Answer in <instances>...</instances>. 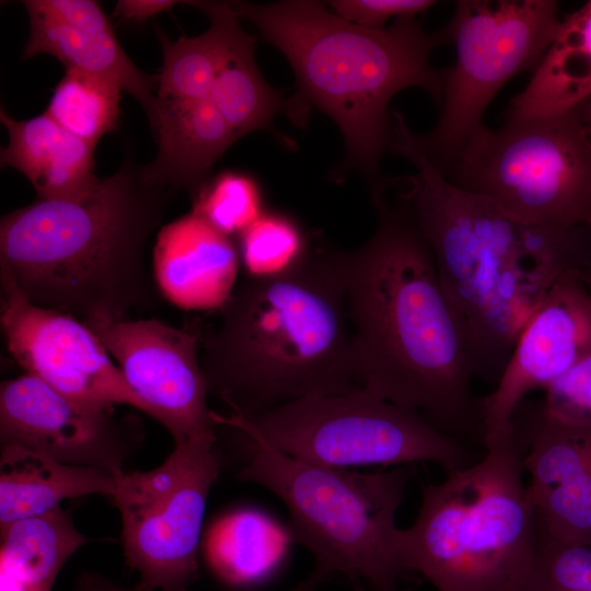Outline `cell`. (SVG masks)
<instances>
[{"label": "cell", "instance_id": "484cf974", "mask_svg": "<svg viewBox=\"0 0 591 591\" xmlns=\"http://www.w3.org/2000/svg\"><path fill=\"white\" fill-rule=\"evenodd\" d=\"M254 50L255 39L241 47L220 71L208 96L236 139L271 129L277 114L289 113V99L265 81Z\"/></svg>", "mask_w": 591, "mask_h": 591}, {"label": "cell", "instance_id": "d6986e66", "mask_svg": "<svg viewBox=\"0 0 591 591\" xmlns=\"http://www.w3.org/2000/svg\"><path fill=\"white\" fill-rule=\"evenodd\" d=\"M154 160L141 166L143 178L192 196L210 178L217 160L237 139L208 100L158 99Z\"/></svg>", "mask_w": 591, "mask_h": 591}, {"label": "cell", "instance_id": "7402d4cb", "mask_svg": "<svg viewBox=\"0 0 591 591\" xmlns=\"http://www.w3.org/2000/svg\"><path fill=\"white\" fill-rule=\"evenodd\" d=\"M202 10L210 26L195 37L170 39L157 34L162 47V67L158 74L157 96L161 100H206L228 60L255 39L239 23L230 2L185 1Z\"/></svg>", "mask_w": 591, "mask_h": 591}, {"label": "cell", "instance_id": "ffe728a7", "mask_svg": "<svg viewBox=\"0 0 591 591\" xmlns=\"http://www.w3.org/2000/svg\"><path fill=\"white\" fill-rule=\"evenodd\" d=\"M0 120L9 134V143L1 149V166L24 174L38 199L79 198L99 179L94 174V147L45 112L16 120L1 108Z\"/></svg>", "mask_w": 591, "mask_h": 591}, {"label": "cell", "instance_id": "f546056e", "mask_svg": "<svg viewBox=\"0 0 591 591\" xmlns=\"http://www.w3.org/2000/svg\"><path fill=\"white\" fill-rule=\"evenodd\" d=\"M528 591H591V547L556 540L540 525Z\"/></svg>", "mask_w": 591, "mask_h": 591}, {"label": "cell", "instance_id": "1f68e13d", "mask_svg": "<svg viewBox=\"0 0 591 591\" xmlns=\"http://www.w3.org/2000/svg\"><path fill=\"white\" fill-rule=\"evenodd\" d=\"M340 19L367 28H383L392 18L414 19L432 5V0H334L328 1Z\"/></svg>", "mask_w": 591, "mask_h": 591}, {"label": "cell", "instance_id": "e0dca14e", "mask_svg": "<svg viewBox=\"0 0 591 591\" xmlns=\"http://www.w3.org/2000/svg\"><path fill=\"white\" fill-rule=\"evenodd\" d=\"M30 36L23 58L48 54L66 69L106 80L132 95L154 131L158 76L139 70L120 46L109 20L93 0H26Z\"/></svg>", "mask_w": 591, "mask_h": 591}, {"label": "cell", "instance_id": "9a60e30c", "mask_svg": "<svg viewBox=\"0 0 591 591\" xmlns=\"http://www.w3.org/2000/svg\"><path fill=\"white\" fill-rule=\"evenodd\" d=\"M591 354V298L581 269L564 274L521 331L494 391L479 398L480 439L513 431V416L523 398L545 390Z\"/></svg>", "mask_w": 591, "mask_h": 591}, {"label": "cell", "instance_id": "836d02e7", "mask_svg": "<svg viewBox=\"0 0 591 591\" xmlns=\"http://www.w3.org/2000/svg\"><path fill=\"white\" fill-rule=\"evenodd\" d=\"M316 584L308 579L302 584L298 586L296 589L291 591H312L313 587ZM82 591H142L138 588L136 589H126L123 587H119L104 578L96 577V576H86L81 580L80 584Z\"/></svg>", "mask_w": 591, "mask_h": 591}, {"label": "cell", "instance_id": "6da1fadb", "mask_svg": "<svg viewBox=\"0 0 591 591\" xmlns=\"http://www.w3.org/2000/svg\"><path fill=\"white\" fill-rule=\"evenodd\" d=\"M374 207L371 237L354 251L333 248L359 385L457 440L482 443L468 346L430 248L399 199Z\"/></svg>", "mask_w": 591, "mask_h": 591}, {"label": "cell", "instance_id": "4dcf8cb0", "mask_svg": "<svg viewBox=\"0 0 591 591\" xmlns=\"http://www.w3.org/2000/svg\"><path fill=\"white\" fill-rule=\"evenodd\" d=\"M542 410L551 418L591 428V354L557 378L545 390Z\"/></svg>", "mask_w": 591, "mask_h": 591}, {"label": "cell", "instance_id": "4316f807", "mask_svg": "<svg viewBox=\"0 0 591 591\" xmlns=\"http://www.w3.org/2000/svg\"><path fill=\"white\" fill-rule=\"evenodd\" d=\"M121 90L99 77L66 69L45 113L63 129L95 148L116 128Z\"/></svg>", "mask_w": 591, "mask_h": 591}, {"label": "cell", "instance_id": "5bb4252c", "mask_svg": "<svg viewBox=\"0 0 591 591\" xmlns=\"http://www.w3.org/2000/svg\"><path fill=\"white\" fill-rule=\"evenodd\" d=\"M0 439L73 465L96 466L118 475L142 440L131 415L83 406L30 373L5 380L0 389Z\"/></svg>", "mask_w": 591, "mask_h": 591}, {"label": "cell", "instance_id": "d4e9b609", "mask_svg": "<svg viewBox=\"0 0 591 591\" xmlns=\"http://www.w3.org/2000/svg\"><path fill=\"white\" fill-rule=\"evenodd\" d=\"M288 535L265 514L237 510L210 526L205 536V556L224 582L250 584L277 567L287 548Z\"/></svg>", "mask_w": 591, "mask_h": 591}, {"label": "cell", "instance_id": "7c38bea8", "mask_svg": "<svg viewBox=\"0 0 591 591\" xmlns=\"http://www.w3.org/2000/svg\"><path fill=\"white\" fill-rule=\"evenodd\" d=\"M117 361L126 381L175 443L217 438L200 363L201 321L184 327L158 318L86 325Z\"/></svg>", "mask_w": 591, "mask_h": 591}, {"label": "cell", "instance_id": "2e32d148", "mask_svg": "<svg viewBox=\"0 0 591 591\" xmlns=\"http://www.w3.org/2000/svg\"><path fill=\"white\" fill-rule=\"evenodd\" d=\"M512 422L541 528L561 542L591 547V428L555 420L541 406L525 422Z\"/></svg>", "mask_w": 591, "mask_h": 591}, {"label": "cell", "instance_id": "8992f818", "mask_svg": "<svg viewBox=\"0 0 591 591\" xmlns=\"http://www.w3.org/2000/svg\"><path fill=\"white\" fill-rule=\"evenodd\" d=\"M514 427V426H513ZM472 464L425 484L414 523L398 533L404 571L437 591H528L540 522L517 432L483 444Z\"/></svg>", "mask_w": 591, "mask_h": 591}, {"label": "cell", "instance_id": "ac0fdd59", "mask_svg": "<svg viewBox=\"0 0 591 591\" xmlns=\"http://www.w3.org/2000/svg\"><path fill=\"white\" fill-rule=\"evenodd\" d=\"M240 268L232 237L190 210L163 225L155 237L153 281L186 311H218L235 289Z\"/></svg>", "mask_w": 591, "mask_h": 591}, {"label": "cell", "instance_id": "603a6c76", "mask_svg": "<svg viewBox=\"0 0 591 591\" xmlns=\"http://www.w3.org/2000/svg\"><path fill=\"white\" fill-rule=\"evenodd\" d=\"M591 95V1L561 20L559 32L505 119L568 112Z\"/></svg>", "mask_w": 591, "mask_h": 591}, {"label": "cell", "instance_id": "f1b7e54d", "mask_svg": "<svg viewBox=\"0 0 591 591\" xmlns=\"http://www.w3.org/2000/svg\"><path fill=\"white\" fill-rule=\"evenodd\" d=\"M192 210L231 237L265 211L257 182L237 171H224L209 178L193 197Z\"/></svg>", "mask_w": 591, "mask_h": 591}, {"label": "cell", "instance_id": "d590c367", "mask_svg": "<svg viewBox=\"0 0 591 591\" xmlns=\"http://www.w3.org/2000/svg\"><path fill=\"white\" fill-rule=\"evenodd\" d=\"M581 279L591 298V264L581 269Z\"/></svg>", "mask_w": 591, "mask_h": 591}, {"label": "cell", "instance_id": "3957f363", "mask_svg": "<svg viewBox=\"0 0 591 591\" xmlns=\"http://www.w3.org/2000/svg\"><path fill=\"white\" fill-rule=\"evenodd\" d=\"M201 322L200 363L209 394L252 419L309 396L361 389L346 291L333 248L313 243L286 273L245 277Z\"/></svg>", "mask_w": 591, "mask_h": 591}, {"label": "cell", "instance_id": "83f0119b", "mask_svg": "<svg viewBox=\"0 0 591 591\" xmlns=\"http://www.w3.org/2000/svg\"><path fill=\"white\" fill-rule=\"evenodd\" d=\"M236 236L240 265L245 277L251 278L288 271L308 255L312 245L292 217L273 211H264Z\"/></svg>", "mask_w": 591, "mask_h": 591}, {"label": "cell", "instance_id": "52a82bcc", "mask_svg": "<svg viewBox=\"0 0 591 591\" xmlns=\"http://www.w3.org/2000/svg\"><path fill=\"white\" fill-rule=\"evenodd\" d=\"M215 419L244 441L247 461L239 478L263 486L286 505L290 536L314 558L309 579L317 584L339 572L375 591H401L397 581L405 571L395 519L413 465L355 473L308 463L227 415L217 413Z\"/></svg>", "mask_w": 591, "mask_h": 591}, {"label": "cell", "instance_id": "7a4b0ae2", "mask_svg": "<svg viewBox=\"0 0 591 591\" xmlns=\"http://www.w3.org/2000/svg\"><path fill=\"white\" fill-rule=\"evenodd\" d=\"M391 151L415 167L401 179L397 199L430 248L475 378L497 383L555 282L591 264V231L526 223L455 186L417 149L404 119L395 125Z\"/></svg>", "mask_w": 591, "mask_h": 591}, {"label": "cell", "instance_id": "5b68a950", "mask_svg": "<svg viewBox=\"0 0 591 591\" xmlns=\"http://www.w3.org/2000/svg\"><path fill=\"white\" fill-rule=\"evenodd\" d=\"M230 5L291 66L297 92L288 97L289 119L305 127L312 108L328 115L344 137L346 165L364 178L373 205L383 200L380 160L393 139L390 102L417 86L441 106L443 73L430 62L433 49L444 44L441 32L429 34L414 19L367 28L314 0Z\"/></svg>", "mask_w": 591, "mask_h": 591}, {"label": "cell", "instance_id": "44dd1931", "mask_svg": "<svg viewBox=\"0 0 591 591\" xmlns=\"http://www.w3.org/2000/svg\"><path fill=\"white\" fill-rule=\"evenodd\" d=\"M117 475L105 468L73 465L16 444H2L0 530L43 515L69 498L91 494L112 497Z\"/></svg>", "mask_w": 591, "mask_h": 591}, {"label": "cell", "instance_id": "ba28073f", "mask_svg": "<svg viewBox=\"0 0 591 591\" xmlns=\"http://www.w3.org/2000/svg\"><path fill=\"white\" fill-rule=\"evenodd\" d=\"M445 177L526 223L591 231V136L575 108L485 126Z\"/></svg>", "mask_w": 591, "mask_h": 591}, {"label": "cell", "instance_id": "e575fe53", "mask_svg": "<svg viewBox=\"0 0 591 591\" xmlns=\"http://www.w3.org/2000/svg\"><path fill=\"white\" fill-rule=\"evenodd\" d=\"M583 124L584 128L591 136V95L573 107Z\"/></svg>", "mask_w": 591, "mask_h": 591}, {"label": "cell", "instance_id": "d6a6232c", "mask_svg": "<svg viewBox=\"0 0 591 591\" xmlns=\"http://www.w3.org/2000/svg\"><path fill=\"white\" fill-rule=\"evenodd\" d=\"M178 3L182 2L173 0H120L116 3L114 13L125 21L143 22Z\"/></svg>", "mask_w": 591, "mask_h": 591}, {"label": "cell", "instance_id": "4fadbf2b", "mask_svg": "<svg viewBox=\"0 0 591 591\" xmlns=\"http://www.w3.org/2000/svg\"><path fill=\"white\" fill-rule=\"evenodd\" d=\"M0 323L7 349L25 373L99 410L148 408L109 358L97 336L67 314L27 301L0 276Z\"/></svg>", "mask_w": 591, "mask_h": 591}, {"label": "cell", "instance_id": "277c9868", "mask_svg": "<svg viewBox=\"0 0 591 591\" xmlns=\"http://www.w3.org/2000/svg\"><path fill=\"white\" fill-rule=\"evenodd\" d=\"M171 193L128 161L79 198H37L1 218L0 276L31 303L85 325L152 309L146 247Z\"/></svg>", "mask_w": 591, "mask_h": 591}, {"label": "cell", "instance_id": "30bf717a", "mask_svg": "<svg viewBox=\"0 0 591 591\" xmlns=\"http://www.w3.org/2000/svg\"><path fill=\"white\" fill-rule=\"evenodd\" d=\"M298 460L329 467L437 463L447 473L477 459L421 414L359 389L299 398L252 419L227 415Z\"/></svg>", "mask_w": 591, "mask_h": 591}, {"label": "cell", "instance_id": "8fae6325", "mask_svg": "<svg viewBox=\"0 0 591 591\" xmlns=\"http://www.w3.org/2000/svg\"><path fill=\"white\" fill-rule=\"evenodd\" d=\"M217 438L175 443L158 467L121 472L111 497L128 565L142 591H186L197 578L207 497L220 471Z\"/></svg>", "mask_w": 591, "mask_h": 591}, {"label": "cell", "instance_id": "9c48e42d", "mask_svg": "<svg viewBox=\"0 0 591 591\" xmlns=\"http://www.w3.org/2000/svg\"><path fill=\"white\" fill-rule=\"evenodd\" d=\"M561 21L553 0H460L440 30L455 48L454 66L442 69L440 117L426 135L413 134L417 149L444 176L479 132L484 113L514 76L536 69Z\"/></svg>", "mask_w": 591, "mask_h": 591}, {"label": "cell", "instance_id": "cb8c5ba5", "mask_svg": "<svg viewBox=\"0 0 591 591\" xmlns=\"http://www.w3.org/2000/svg\"><path fill=\"white\" fill-rule=\"evenodd\" d=\"M85 542L60 507L2 529L0 591H50L63 564Z\"/></svg>", "mask_w": 591, "mask_h": 591}]
</instances>
